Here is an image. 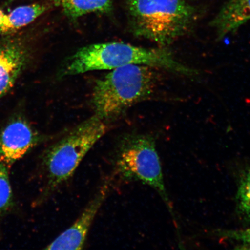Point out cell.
I'll return each mask as SVG.
<instances>
[{
  "instance_id": "1",
  "label": "cell",
  "mask_w": 250,
  "mask_h": 250,
  "mask_svg": "<svg viewBox=\"0 0 250 250\" xmlns=\"http://www.w3.org/2000/svg\"><path fill=\"white\" fill-rule=\"evenodd\" d=\"M131 64L148 65L186 77H195L199 74L196 70L177 61L167 47L149 49L114 42L95 43L78 49L65 61L61 76L113 70Z\"/></svg>"
},
{
  "instance_id": "2",
  "label": "cell",
  "mask_w": 250,
  "mask_h": 250,
  "mask_svg": "<svg viewBox=\"0 0 250 250\" xmlns=\"http://www.w3.org/2000/svg\"><path fill=\"white\" fill-rule=\"evenodd\" d=\"M130 26L137 37L167 47L191 32L199 13L187 0H127Z\"/></svg>"
},
{
  "instance_id": "3",
  "label": "cell",
  "mask_w": 250,
  "mask_h": 250,
  "mask_svg": "<svg viewBox=\"0 0 250 250\" xmlns=\"http://www.w3.org/2000/svg\"><path fill=\"white\" fill-rule=\"evenodd\" d=\"M158 68L131 64L111 70L96 81L92 92L95 115L107 123L154 93L160 80Z\"/></svg>"
},
{
  "instance_id": "4",
  "label": "cell",
  "mask_w": 250,
  "mask_h": 250,
  "mask_svg": "<svg viewBox=\"0 0 250 250\" xmlns=\"http://www.w3.org/2000/svg\"><path fill=\"white\" fill-rule=\"evenodd\" d=\"M108 130L107 123L94 115L49 146L42 156L46 196L73 176L78 166Z\"/></svg>"
},
{
  "instance_id": "5",
  "label": "cell",
  "mask_w": 250,
  "mask_h": 250,
  "mask_svg": "<svg viewBox=\"0 0 250 250\" xmlns=\"http://www.w3.org/2000/svg\"><path fill=\"white\" fill-rule=\"evenodd\" d=\"M114 168L121 180L147 184L169 206L154 137L134 133L124 136L117 146Z\"/></svg>"
},
{
  "instance_id": "6",
  "label": "cell",
  "mask_w": 250,
  "mask_h": 250,
  "mask_svg": "<svg viewBox=\"0 0 250 250\" xmlns=\"http://www.w3.org/2000/svg\"><path fill=\"white\" fill-rule=\"evenodd\" d=\"M43 140L25 119L14 118L0 133V160L9 167Z\"/></svg>"
},
{
  "instance_id": "7",
  "label": "cell",
  "mask_w": 250,
  "mask_h": 250,
  "mask_svg": "<svg viewBox=\"0 0 250 250\" xmlns=\"http://www.w3.org/2000/svg\"><path fill=\"white\" fill-rule=\"evenodd\" d=\"M109 183L103 184L72 226L46 247V250H82L94 220L109 191Z\"/></svg>"
},
{
  "instance_id": "8",
  "label": "cell",
  "mask_w": 250,
  "mask_h": 250,
  "mask_svg": "<svg viewBox=\"0 0 250 250\" xmlns=\"http://www.w3.org/2000/svg\"><path fill=\"white\" fill-rule=\"evenodd\" d=\"M29 58V51L20 41L10 40L0 44V100L14 86Z\"/></svg>"
},
{
  "instance_id": "9",
  "label": "cell",
  "mask_w": 250,
  "mask_h": 250,
  "mask_svg": "<svg viewBox=\"0 0 250 250\" xmlns=\"http://www.w3.org/2000/svg\"><path fill=\"white\" fill-rule=\"evenodd\" d=\"M250 21V0H229L222 6L211 21L210 26L216 33L218 40L235 33Z\"/></svg>"
},
{
  "instance_id": "10",
  "label": "cell",
  "mask_w": 250,
  "mask_h": 250,
  "mask_svg": "<svg viewBox=\"0 0 250 250\" xmlns=\"http://www.w3.org/2000/svg\"><path fill=\"white\" fill-rule=\"evenodd\" d=\"M53 4L60 7L71 20L90 13H108L112 8L113 0H49Z\"/></svg>"
},
{
  "instance_id": "11",
  "label": "cell",
  "mask_w": 250,
  "mask_h": 250,
  "mask_svg": "<svg viewBox=\"0 0 250 250\" xmlns=\"http://www.w3.org/2000/svg\"><path fill=\"white\" fill-rule=\"evenodd\" d=\"M49 8L48 4L38 3L15 8L9 14H5L4 23L0 29V33L13 32L27 26Z\"/></svg>"
},
{
  "instance_id": "12",
  "label": "cell",
  "mask_w": 250,
  "mask_h": 250,
  "mask_svg": "<svg viewBox=\"0 0 250 250\" xmlns=\"http://www.w3.org/2000/svg\"><path fill=\"white\" fill-rule=\"evenodd\" d=\"M237 212L241 220L250 223V168L240 177L236 196Z\"/></svg>"
},
{
  "instance_id": "13",
  "label": "cell",
  "mask_w": 250,
  "mask_h": 250,
  "mask_svg": "<svg viewBox=\"0 0 250 250\" xmlns=\"http://www.w3.org/2000/svg\"><path fill=\"white\" fill-rule=\"evenodd\" d=\"M13 205V194L9 180L8 167L0 160V218Z\"/></svg>"
},
{
  "instance_id": "14",
  "label": "cell",
  "mask_w": 250,
  "mask_h": 250,
  "mask_svg": "<svg viewBox=\"0 0 250 250\" xmlns=\"http://www.w3.org/2000/svg\"><path fill=\"white\" fill-rule=\"evenodd\" d=\"M219 235L230 240H235L248 247L250 249V228L240 230H226L218 231Z\"/></svg>"
},
{
  "instance_id": "15",
  "label": "cell",
  "mask_w": 250,
  "mask_h": 250,
  "mask_svg": "<svg viewBox=\"0 0 250 250\" xmlns=\"http://www.w3.org/2000/svg\"><path fill=\"white\" fill-rule=\"evenodd\" d=\"M5 13L4 12L0 9V29H1L3 24L4 23Z\"/></svg>"
},
{
  "instance_id": "16",
  "label": "cell",
  "mask_w": 250,
  "mask_h": 250,
  "mask_svg": "<svg viewBox=\"0 0 250 250\" xmlns=\"http://www.w3.org/2000/svg\"><path fill=\"white\" fill-rule=\"evenodd\" d=\"M10 1H14V0H10Z\"/></svg>"
}]
</instances>
